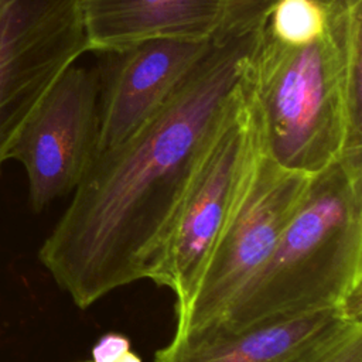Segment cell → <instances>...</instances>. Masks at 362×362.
Wrapping results in <instances>:
<instances>
[{
  "label": "cell",
  "mask_w": 362,
  "mask_h": 362,
  "mask_svg": "<svg viewBox=\"0 0 362 362\" xmlns=\"http://www.w3.org/2000/svg\"><path fill=\"white\" fill-rule=\"evenodd\" d=\"M260 25L219 31L163 106L124 143L93 157L38 250L78 308L148 279Z\"/></svg>",
  "instance_id": "6da1fadb"
},
{
  "label": "cell",
  "mask_w": 362,
  "mask_h": 362,
  "mask_svg": "<svg viewBox=\"0 0 362 362\" xmlns=\"http://www.w3.org/2000/svg\"><path fill=\"white\" fill-rule=\"evenodd\" d=\"M325 310L362 313V160L349 157L311 177L266 263L205 332Z\"/></svg>",
  "instance_id": "7a4b0ae2"
},
{
  "label": "cell",
  "mask_w": 362,
  "mask_h": 362,
  "mask_svg": "<svg viewBox=\"0 0 362 362\" xmlns=\"http://www.w3.org/2000/svg\"><path fill=\"white\" fill-rule=\"evenodd\" d=\"M362 58V6L337 10L320 37L286 44L262 25L243 74L264 153L314 175L349 153V78Z\"/></svg>",
  "instance_id": "3957f363"
},
{
  "label": "cell",
  "mask_w": 362,
  "mask_h": 362,
  "mask_svg": "<svg viewBox=\"0 0 362 362\" xmlns=\"http://www.w3.org/2000/svg\"><path fill=\"white\" fill-rule=\"evenodd\" d=\"M263 153L260 126L242 78L205 143L160 259L148 276L154 284L174 293L175 318L185 311Z\"/></svg>",
  "instance_id": "277c9868"
},
{
  "label": "cell",
  "mask_w": 362,
  "mask_h": 362,
  "mask_svg": "<svg viewBox=\"0 0 362 362\" xmlns=\"http://www.w3.org/2000/svg\"><path fill=\"white\" fill-rule=\"evenodd\" d=\"M311 177L284 168L263 153L185 311L175 318V335H198L218 324L269 259Z\"/></svg>",
  "instance_id": "5b68a950"
},
{
  "label": "cell",
  "mask_w": 362,
  "mask_h": 362,
  "mask_svg": "<svg viewBox=\"0 0 362 362\" xmlns=\"http://www.w3.org/2000/svg\"><path fill=\"white\" fill-rule=\"evenodd\" d=\"M86 52L81 0H0V170L41 99Z\"/></svg>",
  "instance_id": "8992f818"
},
{
  "label": "cell",
  "mask_w": 362,
  "mask_h": 362,
  "mask_svg": "<svg viewBox=\"0 0 362 362\" xmlns=\"http://www.w3.org/2000/svg\"><path fill=\"white\" fill-rule=\"evenodd\" d=\"M99 68L72 64L21 127L8 158L20 161L34 212L75 189L96 153Z\"/></svg>",
  "instance_id": "52a82bcc"
},
{
  "label": "cell",
  "mask_w": 362,
  "mask_h": 362,
  "mask_svg": "<svg viewBox=\"0 0 362 362\" xmlns=\"http://www.w3.org/2000/svg\"><path fill=\"white\" fill-rule=\"evenodd\" d=\"M215 37L158 38L96 54L99 110L95 157L132 137L205 57Z\"/></svg>",
  "instance_id": "ba28073f"
},
{
  "label": "cell",
  "mask_w": 362,
  "mask_h": 362,
  "mask_svg": "<svg viewBox=\"0 0 362 362\" xmlns=\"http://www.w3.org/2000/svg\"><path fill=\"white\" fill-rule=\"evenodd\" d=\"M362 331V313L325 310L240 331L173 335L153 362H321Z\"/></svg>",
  "instance_id": "9c48e42d"
},
{
  "label": "cell",
  "mask_w": 362,
  "mask_h": 362,
  "mask_svg": "<svg viewBox=\"0 0 362 362\" xmlns=\"http://www.w3.org/2000/svg\"><path fill=\"white\" fill-rule=\"evenodd\" d=\"M88 52L158 38L209 40L223 27L226 0H81Z\"/></svg>",
  "instance_id": "30bf717a"
},
{
  "label": "cell",
  "mask_w": 362,
  "mask_h": 362,
  "mask_svg": "<svg viewBox=\"0 0 362 362\" xmlns=\"http://www.w3.org/2000/svg\"><path fill=\"white\" fill-rule=\"evenodd\" d=\"M334 11L320 0H273L263 14L262 28L280 42L301 44L322 35Z\"/></svg>",
  "instance_id": "8fae6325"
},
{
  "label": "cell",
  "mask_w": 362,
  "mask_h": 362,
  "mask_svg": "<svg viewBox=\"0 0 362 362\" xmlns=\"http://www.w3.org/2000/svg\"><path fill=\"white\" fill-rule=\"evenodd\" d=\"M272 3L273 0H226V16L222 30L256 24Z\"/></svg>",
  "instance_id": "7c38bea8"
},
{
  "label": "cell",
  "mask_w": 362,
  "mask_h": 362,
  "mask_svg": "<svg viewBox=\"0 0 362 362\" xmlns=\"http://www.w3.org/2000/svg\"><path fill=\"white\" fill-rule=\"evenodd\" d=\"M130 349L126 337L109 332L103 335L92 348V362H116L124 352Z\"/></svg>",
  "instance_id": "4fadbf2b"
},
{
  "label": "cell",
  "mask_w": 362,
  "mask_h": 362,
  "mask_svg": "<svg viewBox=\"0 0 362 362\" xmlns=\"http://www.w3.org/2000/svg\"><path fill=\"white\" fill-rule=\"evenodd\" d=\"M321 362H362V331L341 344Z\"/></svg>",
  "instance_id": "5bb4252c"
},
{
  "label": "cell",
  "mask_w": 362,
  "mask_h": 362,
  "mask_svg": "<svg viewBox=\"0 0 362 362\" xmlns=\"http://www.w3.org/2000/svg\"><path fill=\"white\" fill-rule=\"evenodd\" d=\"M325 6L334 10H351L358 6H362V0H320Z\"/></svg>",
  "instance_id": "9a60e30c"
},
{
  "label": "cell",
  "mask_w": 362,
  "mask_h": 362,
  "mask_svg": "<svg viewBox=\"0 0 362 362\" xmlns=\"http://www.w3.org/2000/svg\"><path fill=\"white\" fill-rule=\"evenodd\" d=\"M116 362H141V359H140L136 354H133V352L129 349V351L124 352Z\"/></svg>",
  "instance_id": "2e32d148"
}]
</instances>
